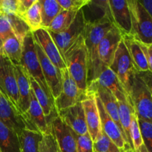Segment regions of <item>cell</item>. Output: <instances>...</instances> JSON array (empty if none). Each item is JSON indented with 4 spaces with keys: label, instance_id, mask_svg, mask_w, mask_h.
Returning <instances> with one entry per match:
<instances>
[{
    "label": "cell",
    "instance_id": "6da1fadb",
    "mask_svg": "<svg viewBox=\"0 0 152 152\" xmlns=\"http://www.w3.org/2000/svg\"><path fill=\"white\" fill-rule=\"evenodd\" d=\"M114 26L111 22L96 24H86L83 37L87 50L88 86L96 80L105 65L98 57V46L107 33Z\"/></svg>",
    "mask_w": 152,
    "mask_h": 152
},
{
    "label": "cell",
    "instance_id": "7a4b0ae2",
    "mask_svg": "<svg viewBox=\"0 0 152 152\" xmlns=\"http://www.w3.org/2000/svg\"><path fill=\"white\" fill-rule=\"evenodd\" d=\"M63 59L68 72L77 83L79 89L86 94L88 89V59L83 34L65 52Z\"/></svg>",
    "mask_w": 152,
    "mask_h": 152
},
{
    "label": "cell",
    "instance_id": "3957f363",
    "mask_svg": "<svg viewBox=\"0 0 152 152\" xmlns=\"http://www.w3.org/2000/svg\"><path fill=\"white\" fill-rule=\"evenodd\" d=\"M129 97L138 120L152 123V93L139 72L132 80Z\"/></svg>",
    "mask_w": 152,
    "mask_h": 152
},
{
    "label": "cell",
    "instance_id": "277c9868",
    "mask_svg": "<svg viewBox=\"0 0 152 152\" xmlns=\"http://www.w3.org/2000/svg\"><path fill=\"white\" fill-rule=\"evenodd\" d=\"M131 17V35L144 45L152 44V17L139 0L128 1Z\"/></svg>",
    "mask_w": 152,
    "mask_h": 152
},
{
    "label": "cell",
    "instance_id": "5b68a950",
    "mask_svg": "<svg viewBox=\"0 0 152 152\" xmlns=\"http://www.w3.org/2000/svg\"><path fill=\"white\" fill-rule=\"evenodd\" d=\"M21 65L27 71L29 77H32L38 83L39 86L45 92L46 94L51 99H54L43 76L34 44V39L31 31L27 34L23 39Z\"/></svg>",
    "mask_w": 152,
    "mask_h": 152
},
{
    "label": "cell",
    "instance_id": "8992f818",
    "mask_svg": "<svg viewBox=\"0 0 152 152\" xmlns=\"http://www.w3.org/2000/svg\"><path fill=\"white\" fill-rule=\"evenodd\" d=\"M109 68L115 74L129 96L132 80L135 74L138 71L134 65L133 61L123 39L120 42L114 53Z\"/></svg>",
    "mask_w": 152,
    "mask_h": 152
},
{
    "label": "cell",
    "instance_id": "52a82bcc",
    "mask_svg": "<svg viewBox=\"0 0 152 152\" xmlns=\"http://www.w3.org/2000/svg\"><path fill=\"white\" fill-rule=\"evenodd\" d=\"M56 111H57L52 113L49 117H46L31 89L29 108L26 113L22 115L25 125V129L39 132L42 135L52 133L50 122L53 114Z\"/></svg>",
    "mask_w": 152,
    "mask_h": 152
},
{
    "label": "cell",
    "instance_id": "ba28073f",
    "mask_svg": "<svg viewBox=\"0 0 152 152\" xmlns=\"http://www.w3.org/2000/svg\"><path fill=\"white\" fill-rule=\"evenodd\" d=\"M0 91L19 112V91L14 65L8 58L1 54H0Z\"/></svg>",
    "mask_w": 152,
    "mask_h": 152
},
{
    "label": "cell",
    "instance_id": "9c48e42d",
    "mask_svg": "<svg viewBox=\"0 0 152 152\" xmlns=\"http://www.w3.org/2000/svg\"><path fill=\"white\" fill-rule=\"evenodd\" d=\"M86 22L82 10H79L71 26L61 33L49 32L62 58L65 52L77 41L84 32Z\"/></svg>",
    "mask_w": 152,
    "mask_h": 152
},
{
    "label": "cell",
    "instance_id": "30bf717a",
    "mask_svg": "<svg viewBox=\"0 0 152 152\" xmlns=\"http://www.w3.org/2000/svg\"><path fill=\"white\" fill-rule=\"evenodd\" d=\"M86 96L79 89L77 83L71 77L68 69L62 71V89L59 96L54 99L57 111L73 106L83 100Z\"/></svg>",
    "mask_w": 152,
    "mask_h": 152
},
{
    "label": "cell",
    "instance_id": "8fae6325",
    "mask_svg": "<svg viewBox=\"0 0 152 152\" xmlns=\"http://www.w3.org/2000/svg\"><path fill=\"white\" fill-rule=\"evenodd\" d=\"M36 50L41 65L42 71L53 99L59 96L62 89V71L56 68L42 50L39 45L34 40Z\"/></svg>",
    "mask_w": 152,
    "mask_h": 152
},
{
    "label": "cell",
    "instance_id": "7c38bea8",
    "mask_svg": "<svg viewBox=\"0 0 152 152\" xmlns=\"http://www.w3.org/2000/svg\"><path fill=\"white\" fill-rule=\"evenodd\" d=\"M50 126L61 152H77L74 131L62 121L57 111L52 117Z\"/></svg>",
    "mask_w": 152,
    "mask_h": 152
},
{
    "label": "cell",
    "instance_id": "4fadbf2b",
    "mask_svg": "<svg viewBox=\"0 0 152 152\" xmlns=\"http://www.w3.org/2000/svg\"><path fill=\"white\" fill-rule=\"evenodd\" d=\"M96 105H97L98 111L100 118L101 129L102 132L117 145L120 150L123 151L127 147H131L128 144L126 137L123 132H121L120 128L117 125V123L113 120V119L108 115L105 109L104 108L102 102L99 100V98L96 96ZM132 148V147H131Z\"/></svg>",
    "mask_w": 152,
    "mask_h": 152
},
{
    "label": "cell",
    "instance_id": "5bb4252c",
    "mask_svg": "<svg viewBox=\"0 0 152 152\" xmlns=\"http://www.w3.org/2000/svg\"><path fill=\"white\" fill-rule=\"evenodd\" d=\"M32 34L34 40L39 45L42 51L50 62L60 71L67 68L63 58L48 31L45 28H40L32 32Z\"/></svg>",
    "mask_w": 152,
    "mask_h": 152
},
{
    "label": "cell",
    "instance_id": "9a60e30c",
    "mask_svg": "<svg viewBox=\"0 0 152 152\" xmlns=\"http://www.w3.org/2000/svg\"><path fill=\"white\" fill-rule=\"evenodd\" d=\"M87 93L94 94L95 96L99 98L106 112L113 119V120L117 123L118 127L120 128L121 132H123L125 136V134L123 132V129H122L121 125H120V117H119L118 100L114 96V94L109 90L99 86V84H97L95 82H92L88 86ZM125 137H126V136H125ZM126 141H127V140H126Z\"/></svg>",
    "mask_w": 152,
    "mask_h": 152
},
{
    "label": "cell",
    "instance_id": "2e32d148",
    "mask_svg": "<svg viewBox=\"0 0 152 152\" xmlns=\"http://www.w3.org/2000/svg\"><path fill=\"white\" fill-rule=\"evenodd\" d=\"M122 39L123 34L114 25L101 40L98 46V57L105 66L109 68Z\"/></svg>",
    "mask_w": 152,
    "mask_h": 152
},
{
    "label": "cell",
    "instance_id": "e0dca14e",
    "mask_svg": "<svg viewBox=\"0 0 152 152\" xmlns=\"http://www.w3.org/2000/svg\"><path fill=\"white\" fill-rule=\"evenodd\" d=\"M81 10L86 24H96L105 22H111L113 23L108 0H89Z\"/></svg>",
    "mask_w": 152,
    "mask_h": 152
},
{
    "label": "cell",
    "instance_id": "ac0fdd59",
    "mask_svg": "<svg viewBox=\"0 0 152 152\" xmlns=\"http://www.w3.org/2000/svg\"><path fill=\"white\" fill-rule=\"evenodd\" d=\"M113 23L123 35H131L132 17L127 0H108Z\"/></svg>",
    "mask_w": 152,
    "mask_h": 152
},
{
    "label": "cell",
    "instance_id": "d6986e66",
    "mask_svg": "<svg viewBox=\"0 0 152 152\" xmlns=\"http://www.w3.org/2000/svg\"><path fill=\"white\" fill-rule=\"evenodd\" d=\"M82 105L84 110L88 132L94 142L102 131L95 95L91 93H86V96L82 100Z\"/></svg>",
    "mask_w": 152,
    "mask_h": 152
},
{
    "label": "cell",
    "instance_id": "ffe728a7",
    "mask_svg": "<svg viewBox=\"0 0 152 152\" xmlns=\"http://www.w3.org/2000/svg\"><path fill=\"white\" fill-rule=\"evenodd\" d=\"M59 117L76 134L83 135L88 133L85 113L82 101L73 106L57 111Z\"/></svg>",
    "mask_w": 152,
    "mask_h": 152
},
{
    "label": "cell",
    "instance_id": "44dd1931",
    "mask_svg": "<svg viewBox=\"0 0 152 152\" xmlns=\"http://www.w3.org/2000/svg\"><path fill=\"white\" fill-rule=\"evenodd\" d=\"M93 82L109 90L118 101L129 102L132 105L129 94L126 93L115 74L108 67H105L97 79Z\"/></svg>",
    "mask_w": 152,
    "mask_h": 152
},
{
    "label": "cell",
    "instance_id": "7402d4cb",
    "mask_svg": "<svg viewBox=\"0 0 152 152\" xmlns=\"http://www.w3.org/2000/svg\"><path fill=\"white\" fill-rule=\"evenodd\" d=\"M13 65L19 91V111L22 115L28 111L31 102V81L29 75L22 65Z\"/></svg>",
    "mask_w": 152,
    "mask_h": 152
},
{
    "label": "cell",
    "instance_id": "603a6c76",
    "mask_svg": "<svg viewBox=\"0 0 152 152\" xmlns=\"http://www.w3.org/2000/svg\"><path fill=\"white\" fill-rule=\"evenodd\" d=\"M0 120L19 133L25 129L22 116L0 91Z\"/></svg>",
    "mask_w": 152,
    "mask_h": 152
},
{
    "label": "cell",
    "instance_id": "cb8c5ba5",
    "mask_svg": "<svg viewBox=\"0 0 152 152\" xmlns=\"http://www.w3.org/2000/svg\"><path fill=\"white\" fill-rule=\"evenodd\" d=\"M123 40L138 72L149 71L148 62L140 44L132 35H123Z\"/></svg>",
    "mask_w": 152,
    "mask_h": 152
},
{
    "label": "cell",
    "instance_id": "d4e9b609",
    "mask_svg": "<svg viewBox=\"0 0 152 152\" xmlns=\"http://www.w3.org/2000/svg\"><path fill=\"white\" fill-rule=\"evenodd\" d=\"M0 149L1 152H22L15 130L0 120Z\"/></svg>",
    "mask_w": 152,
    "mask_h": 152
},
{
    "label": "cell",
    "instance_id": "484cf974",
    "mask_svg": "<svg viewBox=\"0 0 152 152\" xmlns=\"http://www.w3.org/2000/svg\"><path fill=\"white\" fill-rule=\"evenodd\" d=\"M22 44L15 34L10 36L3 42L0 54L8 58L13 65H21L22 56Z\"/></svg>",
    "mask_w": 152,
    "mask_h": 152
},
{
    "label": "cell",
    "instance_id": "4316f807",
    "mask_svg": "<svg viewBox=\"0 0 152 152\" xmlns=\"http://www.w3.org/2000/svg\"><path fill=\"white\" fill-rule=\"evenodd\" d=\"M22 152H39V145L42 139V134L39 132L22 129L17 134Z\"/></svg>",
    "mask_w": 152,
    "mask_h": 152
},
{
    "label": "cell",
    "instance_id": "83f0119b",
    "mask_svg": "<svg viewBox=\"0 0 152 152\" xmlns=\"http://www.w3.org/2000/svg\"><path fill=\"white\" fill-rule=\"evenodd\" d=\"M77 13L78 11L62 10V11L55 17L46 30L48 32L56 34L65 31L73 23Z\"/></svg>",
    "mask_w": 152,
    "mask_h": 152
},
{
    "label": "cell",
    "instance_id": "f1b7e54d",
    "mask_svg": "<svg viewBox=\"0 0 152 152\" xmlns=\"http://www.w3.org/2000/svg\"><path fill=\"white\" fill-rule=\"evenodd\" d=\"M30 81H31V89L35 94L36 98L41 106L45 115L46 117H49L52 113L54 112L55 111H57L55 107L54 99L48 96L45 92L39 86L38 83L31 77H30Z\"/></svg>",
    "mask_w": 152,
    "mask_h": 152
},
{
    "label": "cell",
    "instance_id": "f546056e",
    "mask_svg": "<svg viewBox=\"0 0 152 152\" xmlns=\"http://www.w3.org/2000/svg\"><path fill=\"white\" fill-rule=\"evenodd\" d=\"M22 19L31 32L42 28V5L39 0H36L32 6L24 13Z\"/></svg>",
    "mask_w": 152,
    "mask_h": 152
},
{
    "label": "cell",
    "instance_id": "4dcf8cb0",
    "mask_svg": "<svg viewBox=\"0 0 152 152\" xmlns=\"http://www.w3.org/2000/svg\"><path fill=\"white\" fill-rule=\"evenodd\" d=\"M39 1L42 5V28L47 29L62 9L56 0H39Z\"/></svg>",
    "mask_w": 152,
    "mask_h": 152
},
{
    "label": "cell",
    "instance_id": "1f68e13d",
    "mask_svg": "<svg viewBox=\"0 0 152 152\" xmlns=\"http://www.w3.org/2000/svg\"><path fill=\"white\" fill-rule=\"evenodd\" d=\"M119 105V117L121 127L125 134L127 142L129 145L132 148V142L130 139V126L132 122V113L134 112L133 106L129 102H120L118 101Z\"/></svg>",
    "mask_w": 152,
    "mask_h": 152
},
{
    "label": "cell",
    "instance_id": "d6a6232c",
    "mask_svg": "<svg viewBox=\"0 0 152 152\" xmlns=\"http://www.w3.org/2000/svg\"><path fill=\"white\" fill-rule=\"evenodd\" d=\"M94 152H122V150L101 131L93 142Z\"/></svg>",
    "mask_w": 152,
    "mask_h": 152
},
{
    "label": "cell",
    "instance_id": "836d02e7",
    "mask_svg": "<svg viewBox=\"0 0 152 152\" xmlns=\"http://www.w3.org/2000/svg\"><path fill=\"white\" fill-rule=\"evenodd\" d=\"M130 139L132 142V148L134 151H137L143 145L142 134L139 125V120L135 112L132 113V122L130 126Z\"/></svg>",
    "mask_w": 152,
    "mask_h": 152
},
{
    "label": "cell",
    "instance_id": "e575fe53",
    "mask_svg": "<svg viewBox=\"0 0 152 152\" xmlns=\"http://www.w3.org/2000/svg\"><path fill=\"white\" fill-rule=\"evenodd\" d=\"M39 152H61L59 145L52 133L42 135L39 145Z\"/></svg>",
    "mask_w": 152,
    "mask_h": 152
},
{
    "label": "cell",
    "instance_id": "d590c367",
    "mask_svg": "<svg viewBox=\"0 0 152 152\" xmlns=\"http://www.w3.org/2000/svg\"><path fill=\"white\" fill-rule=\"evenodd\" d=\"M74 134L77 143V152H94L93 140L88 132L85 134L79 135L74 132Z\"/></svg>",
    "mask_w": 152,
    "mask_h": 152
},
{
    "label": "cell",
    "instance_id": "8d00e7d4",
    "mask_svg": "<svg viewBox=\"0 0 152 152\" xmlns=\"http://www.w3.org/2000/svg\"><path fill=\"white\" fill-rule=\"evenodd\" d=\"M139 120L143 145L148 152H152V123Z\"/></svg>",
    "mask_w": 152,
    "mask_h": 152
},
{
    "label": "cell",
    "instance_id": "74e56055",
    "mask_svg": "<svg viewBox=\"0 0 152 152\" xmlns=\"http://www.w3.org/2000/svg\"><path fill=\"white\" fill-rule=\"evenodd\" d=\"M13 34L14 31L7 16L0 14V52L4 40Z\"/></svg>",
    "mask_w": 152,
    "mask_h": 152
},
{
    "label": "cell",
    "instance_id": "f35d334b",
    "mask_svg": "<svg viewBox=\"0 0 152 152\" xmlns=\"http://www.w3.org/2000/svg\"><path fill=\"white\" fill-rule=\"evenodd\" d=\"M88 1L89 0H58L57 1L62 10L79 11Z\"/></svg>",
    "mask_w": 152,
    "mask_h": 152
},
{
    "label": "cell",
    "instance_id": "ab89813d",
    "mask_svg": "<svg viewBox=\"0 0 152 152\" xmlns=\"http://www.w3.org/2000/svg\"><path fill=\"white\" fill-rule=\"evenodd\" d=\"M0 14L18 16V0H0Z\"/></svg>",
    "mask_w": 152,
    "mask_h": 152
},
{
    "label": "cell",
    "instance_id": "60d3db41",
    "mask_svg": "<svg viewBox=\"0 0 152 152\" xmlns=\"http://www.w3.org/2000/svg\"><path fill=\"white\" fill-rule=\"evenodd\" d=\"M36 0H18V16L22 19L24 13L32 6Z\"/></svg>",
    "mask_w": 152,
    "mask_h": 152
},
{
    "label": "cell",
    "instance_id": "b9f144b4",
    "mask_svg": "<svg viewBox=\"0 0 152 152\" xmlns=\"http://www.w3.org/2000/svg\"><path fill=\"white\" fill-rule=\"evenodd\" d=\"M140 44L141 48H142L145 58H146L149 72L152 74V44L150 45H144L140 42Z\"/></svg>",
    "mask_w": 152,
    "mask_h": 152
},
{
    "label": "cell",
    "instance_id": "7bdbcfd3",
    "mask_svg": "<svg viewBox=\"0 0 152 152\" xmlns=\"http://www.w3.org/2000/svg\"><path fill=\"white\" fill-rule=\"evenodd\" d=\"M140 74L141 77L143 79L145 83H146L147 86L151 90L152 93V74L149 72V71H146V72H139Z\"/></svg>",
    "mask_w": 152,
    "mask_h": 152
},
{
    "label": "cell",
    "instance_id": "ee69618b",
    "mask_svg": "<svg viewBox=\"0 0 152 152\" xmlns=\"http://www.w3.org/2000/svg\"><path fill=\"white\" fill-rule=\"evenodd\" d=\"M139 1L152 17V0H139Z\"/></svg>",
    "mask_w": 152,
    "mask_h": 152
},
{
    "label": "cell",
    "instance_id": "f6af8a7d",
    "mask_svg": "<svg viewBox=\"0 0 152 152\" xmlns=\"http://www.w3.org/2000/svg\"><path fill=\"white\" fill-rule=\"evenodd\" d=\"M134 152H148V151H147V149L145 148V145H142V146L139 148V149L137 150V151H135Z\"/></svg>",
    "mask_w": 152,
    "mask_h": 152
},
{
    "label": "cell",
    "instance_id": "bcb514c9",
    "mask_svg": "<svg viewBox=\"0 0 152 152\" xmlns=\"http://www.w3.org/2000/svg\"><path fill=\"white\" fill-rule=\"evenodd\" d=\"M122 152H134V151L133 148H131V147H127V148H126L125 149H123Z\"/></svg>",
    "mask_w": 152,
    "mask_h": 152
},
{
    "label": "cell",
    "instance_id": "7dc6e473",
    "mask_svg": "<svg viewBox=\"0 0 152 152\" xmlns=\"http://www.w3.org/2000/svg\"><path fill=\"white\" fill-rule=\"evenodd\" d=\"M0 152H1V149H0Z\"/></svg>",
    "mask_w": 152,
    "mask_h": 152
}]
</instances>
